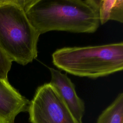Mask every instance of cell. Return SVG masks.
Wrapping results in <instances>:
<instances>
[{
	"label": "cell",
	"instance_id": "cell-1",
	"mask_svg": "<svg viewBox=\"0 0 123 123\" xmlns=\"http://www.w3.org/2000/svg\"><path fill=\"white\" fill-rule=\"evenodd\" d=\"M24 8L40 35L51 31L92 33L100 25L95 0H26Z\"/></svg>",
	"mask_w": 123,
	"mask_h": 123
},
{
	"label": "cell",
	"instance_id": "cell-2",
	"mask_svg": "<svg viewBox=\"0 0 123 123\" xmlns=\"http://www.w3.org/2000/svg\"><path fill=\"white\" fill-rule=\"evenodd\" d=\"M52 60L56 67L75 76H105L123 70V43L64 47L53 53Z\"/></svg>",
	"mask_w": 123,
	"mask_h": 123
},
{
	"label": "cell",
	"instance_id": "cell-3",
	"mask_svg": "<svg viewBox=\"0 0 123 123\" xmlns=\"http://www.w3.org/2000/svg\"><path fill=\"white\" fill-rule=\"evenodd\" d=\"M26 0H0V47L12 62L25 65L37 56L40 34L24 10Z\"/></svg>",
	"mask_w": 123,
	"mask_h": 123
},
{
	"label": "cell",
	"instance_id": "cell-4",
	"mask_svg": "<svg viewBox=\"0 0 123 123\" xmlns=\"http://www.w3.org/2000/svg\"><path fill=\"white\" fill-rule=\"evenodd\" d=\"M28 112L31 123H82L75 119L49 83L37 88Z\"/></svg>",
	"mask_w": 123,
	"mask_h": 123
},
{
	"label": "cell",
	"instance_id": "cell-5",
	"mask_svg": "<svg viewBox=\"0 0 123 123\" xmlns=\"http://www.w3.org/2000/svg\"><path fill=\"white\" fill-rule=\"evenodd\" d=\"M29 103L8 79H0V123H14L17 115L28 111Z\"/></svg>",
	"mask_w": 123,
	"mask_h": 123
},
{
	"label": "cell",
	"instance_id": "cell-6",
	"mask_svg": "<svg viewBox=\"0 0 123 123\" xmlns=\"http://www.w3.org/2000/svg\"><path fill=\"white\" fill-rule=\"evenodd\" d=\"M49 69L51 74L49 83L55 88L75 119L82 122L85 112V104L77 96L75 85L66 74H62L61 71L52 68Z\"/></svg>",
	"mask_w": 123,
	"mask_h": 123
},
{
	"label": "cell",
	"instance_id": "cell-7",
	"mask_svg": "<svg viewBox=\"0 0 123 123\" xmlns=\"http://www.w3.org/2000/svg\"><path fill=\"white\" fill-rule=\"evenodd\" d=\"M99 23L103 25L109 20L123 23V0H95Z\"/></svg>",
	"mask_w": 123,
	"mask_h": 123
},
{
	"label": "cell",
	"instance_id": "cell-8",
	"mask_svg": "<svg viewBox=\"0 0 123 123\" xmlns=\"http://www.w3.org/2000/svg\"><path fill=\"white\" fill-rule=\"evenodd\" d=\"M97 123H123V93L118 95L112 103L99 116Z\"/></svg>",
	"mask_w": 123,
	"mask_h": 123
},
{
	"label": "cell",
	"instance_id": "cell-9",
	"mask_svg": "<svg viewBox=\"0 0 123 123\" xmlns=\"http://www.w3.org/2000/svg\"><path fill=\"white\" fill-rule=\"evenodd\" d=\"M12 64V62L0 47V79H8V74Z\"/></svg>",
	"mask_w": 123,
	"mask_h": 123
}]
</instances>
